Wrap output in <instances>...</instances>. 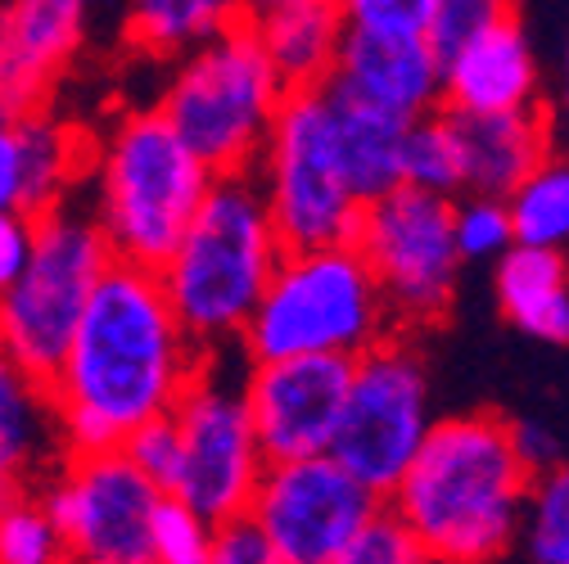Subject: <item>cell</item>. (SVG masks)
Listing matches in <instances>:
<instances>
[{
	"label": "cell",
	"instance_id": "cell-39",
	"mask_svg": "<svg viewBox=\"0 0 569 564\" xmlns=\"http://www.w3.org/2000/svg\"><path fill=\"white\" fill-rule=\"evenodd\" d=\"M19 487H23V479H14V474H10L6 465H0V511H6V502L14 497V492H19Z\"/></svg>",
	"mask_w": 569,
	"mask_h": 564
},
{
	"label": "cell",
	"instance_id": "cell-5",
	"mask_svg": "<svg viewBox=\"0 0 569 564\" xmlns=\"http://www.w3.org/2000/svg\"><path fill=\"white\" fill-rule=\"evenodd\" d=\"M385 334H393V316L358 244L284 249L244 321L240 357L271 362L303 352L358 357Z\"/></svg>",
	"mask_w": 569,
	"mask_h": 564
},
{
	"label": "cell",
	"instance_id": "cell-32",
	"mask_svg": "<svg viewBox=\"0 0 569 564\" xmlns=\"http://www.w3.org/2000/svg\"><path fill=\"white\" fill-rule=\"evenodd\" d=\"M118 447H122V456H127L140 474H146L159 492H172V483H177V461H181L172 415H154V420H146V425H136Z\"/></svg>",
	"mask_w": 569,
	"mask_h": 564
},
{
	"label": "cell",
	"instance_id": "cell-22",
	"mask_svg": "<svg viewBox=\"0 0 569 564\" xmlns=\"http://www.w3.org/2000/svg\"><path fill=\"white\" fill-rule=\"evenodd\" d=\"M330 95V135H335V159L339 172L358 203H371L402 185V135L407 122L380 109H367L358 100Z\"/></svg>",
	"mask_w": 569,
	"mask_h": 564
},
{
	"label": "cell",
	"instance_id": "cell-19",
	"mask_svg": "<svg viewBox=\"0 0 569 564\" xmlns=\"http://www.w3.org/2000/svg\"><path fill=\"white\" fill-rule=\"evenodd\" d=\"M461 145V194H507L551 154V118L529 104L516 113H452Z\"/></svg>",
	"mask_w": 569,
	"mask_h": 564
},
{
	"label": "cell",
	"instance_id": "cell-15",
	"mask_svg": "<svg viewBox=\"0 0 569 564\" xmlns=\"http://www.w3.org/2000/svg\"><path fill=\"white\" fill-rule=\"evenodd\" d=\"M443 50L425 28H362L348 23L326 91L393 113L402 122L439 109Z\"/></svg>",
	"mask_w": 569,
	"mask_h": 564
},
{
	"label": "cell",
	"instance_id": "cell-30",
	"mask_svg": "<svg viewBox=\"0 0 569 564\" xmlns=\"http://www.w3.org/2000/svg\"><path fill=\"white\" fill-rule=\"evenodd\" d=\"M452 240L461 262H497L511 240V218L502 194H457L452 199Z\"/></svg>",
	"mask_w": 569,
	"mask_h": 564
},
{
	"label": "cell",
	"instance_id": "cell-10",
	"mask_svg": "<svg viewBox=\"0 0 569 564\" xmlns=\"http://www.w3.org/2000/svg\"><path fill=\"white\" fill-rule=\"evenodd\" d=\"M430 420V366H425L420 348L402 330H393L352 357L339 425L326 452L352 479H362L376 497H385L416 456Z\"/></svg>",
	"mask_w": 569,
	"mask_h": 564
},
{
	"label": "cell",
	"instance_id": "cell-12",
	"mask_svg": "<svg viewBox=\"0 0 569 564\" xmlns=\"http://www.w3.org/2000/svg\"><path fill=\"white\" fill-rule=\"evenodd\" d=\"M376 506L380 497L362 479H352L330 452H312L267 461L244 511L258 520L271 564H339Z\"/></svg>",
	"mask_w": 569,
	"mask_h": 564
},
{
	"label": "cell",
	"instance_id": "cell-27",
	"mask_svg": "<svg viewBox=\"0 0 569 564\" xmlns=\"http://www.w3.org/2000/svg\"><path fill=\"white\" fill-rule=\"evenodd\" d=\"M516 546L533 564H565L569 560V479L560 465L533 474L525 506H520V528Z\"/></svg>",
	"mask_w": 569,
	"mask_h": 564
},
{
	"label": "cell",
	"instance_id": "cell-14",
	"mask_svg": "<svg viewBox=\"0 0 569 564\" xmlns=\"http://www.w3.org/2000/svg\"><path fill=\"white\" fill-rule=\"evenodd\" d=\"M348 375H352V357H335V352L249 362L240 375V393L262 456L290 461V456L326 452L339 425Z\"/></svg>",
	"mask_w": 569,
	"mask_h": 564
},
{
	"label": "cell",
	"instance_id": "cell-2",
	"mask_svg": "<svg viewBox=\"0 0 569 564\" xmlns=\"http://www.w3.org/2000/svg\"><path fill=\"white\" fill-rule=\"evenodd\" d=\"M529 483L533 470L511 443V420L461 411L430 420L385 502L407 520L425 560L488 564L516 551Z\"/></svg>",
	"mask_w": 569,
	"mask_h": 564
},
{
	"label": "cell",
	"instance_id": "cell-24",
	"mask_svg": "<svg viewBox=\"0 0 569 564\" xmlns=\"http://www.w3.org/2000/svg\"><path fill=\"white\" fill-rule=\"evenodd\" d=\"M54 452H59V430H54L50 393L0 343V465L14 479H28Z\"/></svg>",
	"mask_w": 569,
	"mask_h": 564
},
{
	"label": "cell",
	"instance_id": "cell-31",
	"mask_svg": "<svg viewBox=\"0 0 569 564\" xmlns=\"http://www.w3.org/2000/svg\"><path fill=\"white\" fill-rule=\"evenodd\" d=\"M420 560H425V551H420L416 533L385 497L358 524V533H352V542L339 555V564H420Z\"/></svg>",
	"mask_w": 569,
	"mask_h": 564
},
{
	"label": "cell",
	"instance_id": "cell-23",
	"mask_svg": "<svg viewBox=\"0 0 569 564\" xmlns=\"http://www.w3.org/2000/svg\"><path fill=\"white\" fill-rule=\"evenodd\" d=\"M236 19H244L240 0H122L118 6L122 46L150 63H168Z\"/></svg>",
	"mask_w": 569,
	"mask_h": 564
},
{
	"label": "cell",
	"instance_id": "cell-33",
	"mask_svg": "<svg viewBox=\"0 0 569 564\" xmlns=\"http://www.w3.org/2000/svg\"><path fill=\"white\" fill-rule=\"evenodd\" d=\"M516 14V0H430V14H425V32L439 50L475 37L479 28L497 23V19H511Z\"/></svg>",
	"mask_w": 569,
	"mask_h": 564
},
{
	"label": "cell",
	"instance_id": "cell-9",
	"mask_svg": "<svg viewBox=\"0 0 569 564\" xmlns=\"http://www.w3.org/2000/svg\"><path fill=\"white\" fill-rule=\"evenodd\" d=\"M352 244L376 275L393 330H430L452 312L466 262L452 240L448 194L393 185L389 194L362 203Z\"/></svg>",
	"mask_w": 569,
	"mask_h": 564
},
{
	"label": "cell",
	"instance_id": "cell-36",
	"mask_svg": "<svg viewBox=\"0 0 569 564\" xmlns=\"http://www.w3.org/2000/svg\"><path fill=\"white\" fill-rule=\"evenodd\" d=\"M32 226H37V218H28V213H0V294L10 290V280L19 275V266L32 249Z\"/></svg>",
	"mask_w": 569,
	"mask_h": 564
},
{
	"label": "cell",
	"instance_id": "cell-18",
	"mask_svg": "<svg viewBox=\"0 0 569 564\" xmlns=\"http://www.w3.org/2000/svg\"><path fill=\"white\" fill-rule=\"evenodd\" d=\"M538 54L516 14L443 50L439 109L448 113H516L538 104Z\"/></svg>",
	"mask_w": 569,
	"mask_h": 564
},
{
	"label": "cell",
	"instance_id": "cell-16",
	"mask_svg": "<svg viewBox=\"0 0 569 564\" xmlns=\"http://www.w3.org/2000/svg\"><path fill=\"white\" fill-rule=\"evenodd\" d=\"M100 0H6L0 6V109L50 104V91L82 54Z\"/></svg>",
	"mask_w": 569,
	"mask_h": 564
},
{
	"label": "cell",
	"instance_id": "cell-11",
	"mask_svg": "<svg viewBox=\"0 0 569 564\" xmlns=\"http://www.w3.org/2000/svg\"><path fill=\"white\" fill-rule=\"evenodd\" d=\"M50 511L63 560L82 564H150V511L159 487L140 474L122 447L63 452L59 474L37 492Z\"/></svg>",
	"mask_w": 569,
	"mask_h": 564
},
{
	"label": "cell",
	"instance_id": "cell-17",
	"mask_svg": "<svg viewBox=\"0 0 569 564\" xmlns=\"http://www.w3.org/2000/svg\"><path fill=\"white\" fill-rule=\"evenodd\" d=\"M91 145L78 127L54 118L46 104L10 113L0 109V213L41 218L63 203L87 177Z\"/></svg>",
	"mask_w": 569,
	"mask_h": 564
},
{
	"label": "cell",
	"instance_id": "cell-13",
	"mask_svg": "<svg viewBox=\"0 0 569 564\" xmlns=\"http://www.w3.org/2000/svg\"><path fill=\"white\" fill-rule=\"evenodd\" d=\"M168 415L177 425V447H181L177 483H172L177 497L208 520L244 511L267 456L249 425L240 380L218 375V362L203 352L199 375L172 402Z\"/></svg>",
	"mask_w": 569,
	"mask_h": 564
},
{
	"label": "cell",
	"instance_id": "cell-37",
	"mask_svg": "<svg viewBox=\"0 0 569 564\" xmlns=\"http://www.w3.org/2000/svg\"><path fill=\"white\" fill-rule=\"evenodd\" d=\"M511 443H516L520 461H525L533 474L560 465V461H556V439H551L542 425H533V420H511Z\"/></svg>",
	"mask_w": 569,
	"mask_h": 564
},
{
	"label": "cell",
	"instance_id": "cell-34",
	"mask_svg": "<svg viewBox=\"0 0 569 564\" xmlns=\"http://www.w3.org/2000/svg\"><path fill=\"white\" fill-rule=\"evenodd\" d=\"M208 564H271V546L249 511L212 520V555Z\"/></svg>",
	"mask_w": 569,
	"mask_h": 564
},
{
	"label": "cell",
	"instance_id": "cell-35",
	"mask_svg": "<svg viewBox=\"0 0 569 564\" xmlns=\"http://www.w3.org/2000/svg\"><path fill=\"white\" fill-rule=\"evenodd\" d=\"M339 10L362 28H425L430 0H339Z\"/></svg>",
	"mask_w": 569,
	"mask_h": 564
},
{
	"label": "cell",
	"instance_id": "cell-1",
	"mask_svg": "<svg viewBox=\"0 0 569 564\" xmlns=\"http://www.w3.org/2000/svg\"><path fill=\"white\" fill-rule=\"evenodd\" d=\"M203 366L154 266L109 258L46 380L59 452L118 447L136 425L168 415Z\"/></svg>",
	"mask_w": 569,
	"mask_h": 564
},
{
	"label": "cell",
	"instance_id": "cell-26",
	"mask_svg": "<svg viewBox=\"0 0 569 564\" xmlns=\"http://www.w3.org/2000/svg\"><path fill=\"white\" fill-rule=\"evenodd\" d=\"M402 185L435 190V194H448V199L461 194V145H457V122H452L448 109H435V113L407 122Z\"/></svg>",
	"mask_w": 569,
	"mask_h": 564
},
{
	"label": "cell",
	"instance_id": "cell-28",
	"mask_svg": "<svg viewBox=\"0 0 569 564\" xmlns=\"http://www.w3.org/2000/svg\"><path fill=\"white\" fill-rule=\"evenodd\" d=\"M150 564H208L212 555V520L199 515L177 492H159L150 511Z\"/></svg>",
	"mask_w": 569,
	"mask_h": 564
},
{
	"label": "cell",
	"instance_id": "cell-21",
	"mask_svg": "<svg viewBox=\"0 0 569 564\" xmlns=\"http://www.w3.org/2000/svg\"><path fill=\"white\" fill-rule=\"evenodd\" d=\"M497 308L502 316L542 343L569 339V271L565 249L511 244L497 258Z\"/></svg>",
	"mask_w": 569,
	"mask_h": 564
},
{
	"label": "cell",
	"instance_id": "cell-8",
	"mask_svg": "<svg viewBox=\"0 0 569 564\" xmlns=\"http://www.w3.org/2000/svg\"><path fill=\"white\" fill-rule=\"evenodd\" d=\"M109 258L113 253L87 208H73L63 199L37 218L32 249L10 280V290L0 294V343L41 384L54 375Z\"/></svg>",
	"mask_w": 569,
	"mask_h": 564
},
{
	"label": "cell",
	"instance_id": "cell-38",
	"mask_svg": "<svg viewBox=\"0 0 569 564\" xmlns=\"http://www.w3.org/2000/svg\"><path fill=\"white\" fill-rule=\"evenodd\" d=\"M284 6H299V0H240L244 19H262V14H271V10H284Z\"/></svg>",
	"mask_w": 569,
	"mask_h": 564
},
{
	"label": "cell",
	"instance_id": "cell-20",
	"mask_svg": "<svg viewBox=\"0 0 569 564\" xmlns=\"http://www.w3.org/2000/svg\"><path fill=\"white\" fill-rule=\"evenodd\" d=\"M249 23L258 32L267 63L284 82V91L326 87L335 54H339V37L348 28L339 0H299V6L271 10V14L249 19Z\"/></svg>",
	"mask_w": 569,
	"mask_h": 564
},
{
	"label": "cell",
	"instance_id": "cell-4",
	"mask_svg": "<svg viewBox=\"0 0 569 564\" xmlns=\"http://www.w3.org/2000/svg\"><path fill=\"white\" fill-rule=\"evenodd\" d=\"M91 222L122 262L159 266L212 181L194 150L168 127V118L146 104L113 118V127L91 145Z\"/></svg>",
	"mask_w": 569,
	"mask_h": 564
},
{
	"label": "cell",
	"instance_id": "cell-3",
	"mask_svg": "<svg viewBox=\"0 0 569 564\" xmlns=\"http://www.w3.org/2000/svg\"><path fill=\"white\" fill-rule=\"evenodd\" d=\"M284 244L249 172L212 177L177 249L154 266L163 294L203 352L240 348L244 321Z\"/></svg>",
	"mask_w": 569,
	"mask_h": 564
},
{
	"label": "cell",
	"instance_id": "cell-25",
	"mask_svg": "<svg viewBox=\"0 0 569 564\" xmlns=\"http://www.w3.org/2000/svg\"><path fill=\"white\" fill-rule=\"evenodd\" d=\"M502 199H507L516 244L565 249V240H569V172L556 154H547L538 168H529Z\"/></svg>",
	"mask_w": 569,
	"mask_h": 564
},
{
	"label": "cell",
	"instance_id": "cell-7",
	"mask_svg": "<svg viewBox=\"0 0 569 564\" xmlns=\"http://www.w3.org/2000/svg\"><path fill=\"white\" fill-rule=\"evenodd\" d=\"M249 177L284 249L348 244L358 235L362 203L352 199L335 159L326 87L284 91Z\"/></svg>",
	"mask_w": 569,
	"mask_h": 564
},
{
	"label": "cell",
	"instance_id": "cell-6",
	"mask_svg": "<svg viewBox=\"0 0 569 564\" xmlns=\"http://www.w3.org/2000/svg\"><path fill=\"white\" fill-rule=\"evenodd\" d=\"M284 100V82L267 63L249 19L227 23L168 59L154 109L212 172H249Z\"/></svg>",
	"mask_w": 569,
	"mask_h": 564
},
{
	"label": "cell",
	"instance_id": "cell-29",
	"mask_svg": "<svg viewBox=\"0 0 569 564\" xmlns=\"http://www.w3.org/2000/svg\"><path fill=\"white\" fill-rule=\"evenodd\" d=\"M63 560L59 528L37 492H14L0 511V564H54Z\"/></svg>",
	"mask_w": 569,
	"mask_h": 564
}]
</instances>
